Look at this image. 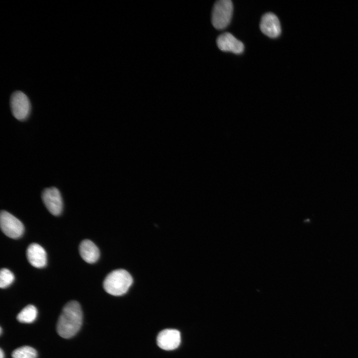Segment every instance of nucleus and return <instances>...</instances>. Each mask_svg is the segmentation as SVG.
Segmentation results:
<instances>
[{"label":"nucleus","mask_w":358,"mask_h":358,"mask_svg":"<svg viewBox=\"0 0 358 358\" xmlns=\"http://www.w3.org/2000/svg\"><path fill=\"white\" fill-rule=\"evenodd\" d=\"M83 322V313L80 304L76 301L68 302L63 307L57 324L59 336L69 339L75 336L80 329Z\"/></svg>","instance_id":"nucleus-1"},{"label":"nucleus","mask_w":358,"mask_h":358,"mask_svg":"<svg viewBox=\"0 0 358 358\" xmlns=\"http://www.w3.org/2000/svg\"><path fill=\"white\" fill-rule=\"evenodd\" d=\"M260 27L263 33L271 38L278 37L281 32L278 18L271 12L266 13L262 16Z\"/></svg>","instance_id":"nucleus-7"},{"label":"nucleus","mask_w":358,"mask_h":358,"mask_svg":"<svg viewBox=\"0 0 358 358\" xmlns=\"http://www.w3.org/2000/svg\"><path fill=\"white\" fill-rule=\"evenodd\" d=\"M216 43L219 49L222 51L239 54L244 50L243 43L229 32L220 35L216 39Z\"/></svg>","instance_id":"nucleus-9"},{"label":"nucleus","mask_w":358,"mask_h":358,"mask_svg":"<svg viewBox=\"0 0 358 358\" xmlns=\"http://www.w3.org/2000/svg\"><path fill=\"white\" fill-rule=\"evenodd\" d=\"M42 199L48 211L58 216L63 209L62 198L59 190L55 187L45 188L42 193Z\"/></svg>","instance_id":"nucleus-6"},{"label":"nucleus","mask_w":358,"mask_h":358,"mask_svg":"<svg viewBox=\"0 0 358 358\" xmlns=\"http://www.w3.org/2000/svg\"><path fill=\"white\" fill-rule=\"evenodd\" d=\"M10 106L12 114L18 120H25L30 112L31 104L29 98L21 91H16L11 94Z\"/></svg>","instance_id":"nucleus-4"},{"label":"nucleus","mask_w":358,"mask_h":358,"mask_svg":"<svg viewBox=\"0 0 358 358\" xmlns=\"http://www.w3.org/2000/svg\"><path fill=\"white\" fill-rule=\"evenodd\" d=\"M0 225L2 232L10 238H18L24 232V226L22 222L5 210L0 212Z\"/></svg>","instance_id":"nucleus-5"},{"label":"nucleus","mask_w":358,"mask_h":358,"mask_svg":"<svg viewBox=\"0 0 358 358\" xmlns=\"http://www.w3.org/2000/svg\"><path fill=\"white\" fill-rule=\"evenodd\" d=\"M14 276L9 269L3 268L0 271V287L5 288L9 286L13 281Z\"/></svg>","instance_id":"nucleus-14"},{"label":"nucleus","mask_w":358,"mask_h":358,"mask_svg":"<svg viewBox=\"0 0 358 358\" xmlns=\"http://www.w3.org/2000/svg\"><path fill=\"white\" fill-rule=\"evenodd\" d=\"M1 332H2V329H1V328L0 327V334H1Z\"/></svg>","instance_id":"nucleus-16"},{"label":"nucleus","mask_w":358,"mask_h":358,"mask_svg":"<svg viewBox=\"0 0 358 358\" xmlns=\"http://www.w3.org/2000/svg\"><path fill=\"white\" fill-rule=\"evenodd\" d=\"M132 282V277L127 271L118 269L111 271L106 276L103 285L108 293L120 296L126 293Z\"/></svg>","instance_id":"nucleus-2"},{"label":"nucleus","mask_w":358,"mask_h":358,"mask_svg":"<svg viewBox=\"0 0 358 358\" xmlns=\"http://www.w3.org/2000/svg\"><path fill=\"white\" fill-rule=\"evenodd\" d=\"M0 358H4V353L1 349L0 350Z\"/></svg>","instance_id":"nucleus-15"},{"label":"nucleus","mask_w":358,"mask_h":358,"mask_svg":"<svg viewBox=\"0 0 358 358\" xmlns=\"http://www.w3.org/2000/svg\"><path fill=\"white\" fill-rule=\"evenodd\" d=\"M233 11V5L230 0H219L214 4L211 22L217 29L225 28L230 23Z\"/></svg>","instance_id":"nucleus-3"},{"label":"nucleus","mask_w":358,"mask_h":358,"mask_svg":"<svg viewBox=\"0 0 358 358\" xmlns=\"http://www.w3.org/2000/svg\"><path fill=\"white\" fill-rule=\"evenodd\" d=\"M180 343V332L175 329L162 331L157 338L158 346L164 350H173L177 348Z\"/></svg>","instance_id":"nucleus-8"},{"label":"nucleus","mask_w":358,"mask_h":358,"mask_svg":"<svg viewBox=\"0 0 358 358\" xmlns=\"http://www.w3.org/2000/svg\"><path fill=\"white\" fill-rule=\"evenodd\" d=\"M11 356L12 358H36L37 353L32 347L25 346L14 350Z\"/></svg>","instance_id":"nucleus-13"},{"label":"nucleus","mask_w":358,"mask_h":358,"mask_svg":"<svg viewBox=\"0 0 358 358\" xmlns=\"http://www.w3.org/2000/svg\"><path fill=\"white\" fill-rule=\"evenodd\" d=\"M37 316V310L33 305H28L23 308L17 316V320L21 323H30L34 322Z\"/></svg>","instance_id":"nucleus-12"},{"label":"nucleus","mask_w":358,"mask_h":358,"mask_svg":"<svg viewBox=\"0 0 358 358\" xmlns=\"http://www.w3.org/2000/svg\"><path fill=\"white\" fill-rule=\"evenodd\" d=\"M26 256L29 263L34 267L42 268L47 264L46 251L38 244L32 243L28 247Z\"/></svg>","instance_id":"nucleus-10"},{"label":"nucleus","mask_w":358,"mask_h":358,"mask_svg":"<svg viewBox=\"0 0 358 358\" xmlns=\"http://www.w3.org/2000/svg\"><path fill=\"white\" fill-rule=\"evenodd\" d=\"M79 253L82 259L89 264L96 262L99 257V251L97 246L87 239L81 242L79 246Z\"/></svg>","instance_id":"nucleus-11"}]
</instances>
